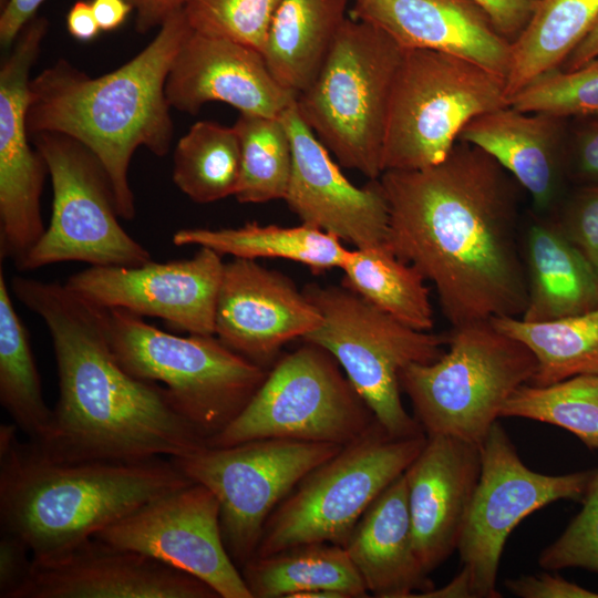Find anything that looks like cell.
<instances>
[{
  "mask_svg": "<svg viewBox=\"0 0 598 598\" xmlns=\"http://www.w3.org/2000/svg\"><path fill=\"white\" fill-rule=\"evenodd\" d=\"M385 246L436 290L454 328L522 317L526 266L517 246V183L491 155L457 141L440 163L384 171Z\"/></svg>",
  "mask_w": 598,
  "mask_h": 598,
  "instance_id": "cell-1",
  "label": "cell"
},
{
  "mask_svg": "<svg viewBox=\"0 0 598 598\" xmlns=\"http://www.w3.org/2000/svg\"><path fill=\"white\" fill-rule=\"evenodd\" d=\"M16 298L45 323L59 399L48 437L31 443L61 461L179 457L206 445L158 383L128 373L110 347L100 308L65 283L16 276Z\"/></svg>",
  "mask_w": 598,
  "mask_h": 598,
  "instance_id": "cell-2",
  "label": "cell"
},
{
  "mask_svg": "<svg viewBox=\"0 0 598 598\" xmlns=\"http://www.w3.org/2000/svg\"><path fill=\"white\" fill-rule=\"evenodd\" d=\"M183 10L116 70L90 78L61 59L30 80L28 131L53 133L86 147L106 173L123 219L135 216L128 168L144 146L156 156L171 147L174 124L165 84L173 61L192 33Z\"/></svg>",
  "mask_w": 598,
  "mask_h": 598,
  "instance_id": "cell-3",
  "label": "cell"
},
{
  "mask_svg": "<svg viewBox=\"0 0 598 598\" xmlns=\"http://www.w3.org/2000/svg\"><path fill=\"white\" fill-rule=\"evenodd\" d=\"M0 426V526L32 559L60 557L144 504L192 482L166 457L61 461Z\"/></svg>",
  "mask_w": 598,
  "mask_h": 598,
  "instance_id": "cell-4",
  "label": "cell"
},
{
  "mask_svg": "<svg viewBox=\"0 0 598 598\" xmlns=\"http://www.w3.org/2000/svg\"><path fill=\"white\" fill-rule=\"evenodd\" d=\"M403 50L373 24L347 18L296 107L338 163L378 179L388 109Z\"/></svg>",
  "mask_w": 598,
  "mask_h": 598,
  "instance_id": "cell-5",
  "label": "cell"
},
{
  "mask_svg": "<svg viewBox=\"0 0 598 598\" xmlns=\"http://www.w3.org/2000/svg\"><path fill=\"white\" fill-rule=\"evenodd\" d=\"M447 343L437 360L402 369L400 386L426 436L481 446L509 396L530 383L537 362L525 344L491 320L454 328Z\"/></svg>",
  "mask_w": 598,
  "mask_h": 598,
  "instance_id": "cell-6",
  "label": "cell"
},
{
  "mask_svg": "<svg viewBox=\"0 0 598 598\" xmlns=\"http://www.w3.org/2000/svg\"><path fill=\"white\" fill-rule=\"evenodd\" d=\"M104 320L118 363L141 380L163 383L206 441L240 413L268 374L214 336L171 334L121 308L104 309Z\"/></svg>",
  "mask_w": 598,
  "mask_h": 598,
  "instance_id": "cell-7",
  "label": "cell"
},
{
  "mask_svg": "<svg viewBox=\"0 0 598 598\" xmlns=\"http://www.w3.org/2000/svg\"><path fill=\"white\" fill-rule=\"evenodd\" d=\"M506 105V81L496 73L454 54L404 49L388 109L383 172L442 162L468 122Z\"/></svg>",
  "mask_w": 598,
  "mask_h": 598,
  "instance_id": "cell-8",
  "label": "cell"
},
{
  "mask_svg": "<svg viewBox=\"0 0 598 598\" xmlns=\"http://www.w3.org/2000/svg\"><path fill=\"white\" fill-rule=\"evenodd\" d=\"M302 291L322 318L302 340L333 355L390 436L424 434L403 406L399 374L409 364L437 360L447 338L413 329L343 286L312 282Z\"/></svg>",
  "mask_w": 598,
  "mask_h": 598,
  "instance_id": "cell-9",
  "label": "cell"
},
{
  "mask_svg": "<svg viewBox=\"0 0 598 598\" xmlns=\"http://www.w3.org/2000/svg\"><path fill=\"white\" fill-rule=\"evenodd\" d=\"M426 439L392 437L378 424L343 446L276 507L254 557L310 543L344 546L370 505L406 471Z\"/></svg>",
  "mask_w": 598,
  "mask_h": 598,
  "instance_id": "cell-10",
  "label": "cell"
},
{
  "mask_svg": "<svg viewBox=\"0 0 598 598\" xmlns=\"http://www.w3.org/2000/svg\"><path fill=\"white\" fill-rule=\"evenodd\" d=\"M378 424L333 355L306 342L278 360L247 405L206 445L287 439L346 446Z\"/></svg>",
  "mask_w": 598,
  "mask_h": 598,
  "instance_id": "cell-11",
  "label": "cell"
},
{
  "mask_svg": "<svg viewBox=\"0 0 598 598\" xmlns=\"http://www.w3.org/2000/svg\"><path fill=\"white\" fill-rule=\"evenodd\" d=\"M343 446L287 439H262L230 446L205 445L171 457L194 483L207 487L220 507L228 554L244 566L258 548L267 519L300 481Z\"/></svg>",
  "mask_w": 598,
  "mask_h": 598,
  "instance_id": "cell-12",
  "label": "cell"
},
{
  "mask_svg": "<svg viewBox=\"0 0 598 598\" xmlns=\"http://www.w3.org/2000/svg\"><path fill=\"white\" fill-rule=\"evenodd\" d=\"M33 141L51 177L52 215L43 236L18 269L72 260L128 267L151 261L150 251L118 223L113 188L96 157L64 135L40 133Z\"/></svg>",
  "mask_w": 598,
  "mask_h": 598,
  "instance_id": "cell-13",
  "label": "cell"
},
{
  "mask_svg": "<svg viewBox=\"0 0 598 598\" xmlns=\"http://www.w3.org/2000/svg\"><path fill=\"white\" fill-rule=\"evenodd\" d=\"M596 470L546 475L527 467L499 422L481 445L480 478L457 551L474 598L501 597L497 570L511 532L526 516L559 499H582Z\"/></svg>",
  "mask_w": 598,
  "mask_h": 598,
  "instance_id": "cell-14",
  "label": "cell"
},
{
  "mask_svg": "<svg viewBox=\"0 0 598 598\" xmlns=\"http://www.w3.org/2000/svg\"><path fill=\"white\" fill-rule=\"evenodd\" d=\"M94 537L192 575L219 598H251L226 548L219 503L202 484L152 499Z\"/></svg>",
  "mask_w": 598,
  "mask_h": 598,
  "instance_id": "cell-15",
  "label": "cell"
},
{
  "mask_svg": "<svg viewBox=\"0 0 598 598\" xmlns=\"http://www.w3.org/2000/svg\"><path fill=\"white\" fill-rule=\"evenodd\" d=\"M49 21L33 17L0 70V257L19 268L45 231L41 195L48 167L29 142L30 71Z\"/></svg>",
  "mask_w": 598,
  "mask_h": 598,
  "instance_id": "cell-16",
  "label": "cell"
},
{
  "mask_svg": "<svg viewBox=\"0 0 598 598\" xmlns=\"http://www.w3.org/2000/svg\"><path fill=\"white\" fill-rule=\"evenodd\" d=\"M224 264L220 254L199 247L190 259L91 266L70 276L65 286L100 308H121L189 334L214 336Z\"/></svg>",
  "mask_w": 598,
  "mask_h": 598,
  "instance_id": "cell-17",
  "label": "cell"
},
{
  "mask_svg": "<svg viewBox=\"0 0 598 598\" xmlns=\"http://www.w3.org/2000/svg\"><path fill=\"white\" fill-rule=\"evenodd\" d=\"M291 141L292 167L283 200L302 224L355 248L385 244L389 207L379 178L353 185L300 116L296 101L280 115Z\"/></svg>",
  "mask_w": 598,
  "mask_h": 598,
  "instance_id": "cell-18",
  "label": "cell"
},
{
  "mask_svg": "<svg viewBox=\"0 0 598 598\" xmlns=\"http://www.w3.org/2000/svg\"><path fill=\"white\" fill-rule=\"evenodd\" d=\"M321 321L315 305L280 271L255 259L224 264L214 336L230 350L266 369L288 341L302 339Z\"/></svg>",
  "mask_w": 598,
  "mask_h": 598,
  "instance_id": "cell-19",
  "label": "cell"
},
{
  "mask_svg": "<svg viewBox=\"0 0 598 598\" xmlns=\"http://www.w3.org/2000/svg\"><path fill=\"white\" fill-rule=\"evenodd\" d=\"M12 598H219L200 579L95 537L66 554L32 560Z\"/></svg>",
  "mask_w": 598,
  "mask_h": 598,
  "instance_id": "cell-20",
  "label": "cell"
},
{
  "mask_svg": "<svg viewBox=\"0 0 598 598\" xmlns=\"http://www.w3.org/2000/svg\"><path fill=\"white\" fill-rule=\"evenodd\" d=\"M165 94L171 107L189 114L206 103L224 102L240 113L279 117L296 101L275 80L260 51L194 31L173 61Z\"/></svg>",
  "mask_w": 598,
  "mask_h": 598,
  "instance_id": "cell-21",
  "label": "cell"
},
{
  "mask_svg": "<svg viewBox=\"0 0 598 598\" xmlns=\"http://www.w3.org/2000/svg\"><path fill=\"white\" fill-rule=\"evenodd\" d=\"M481 446L452 436H427L404 472L415 551L430 574L457 549L480 478Z\"/></svg>",
  "mask_w": 598,
  "mask_h": 598,
  "instance_id": "cell-22",
  "label": "cell"
},
{
  "mask_svg": "<svg viewBox=\"0 0 598 598\" xmlns=\"http://www.w3.org/2000/svg\"><path fill=\"white\" fill-rule=\"evenodd\" d=\"M353 17L402 49H427L473 61L507 79L512 42L472 0H351Z\"/></svg>",
  "mask_w": 598,
  "mask_h": 598,
  "instance_id": "cell-23",
  "label": "cell"
},
{
  "mask_svg": "<svg viewBox=\"0 0 598 598\" xmlns=\"http://www.w3.org/2000/svg\"><path fill=\"white\" fill-rule=\"evenodd\" d=\"M568 130L567 118L506 105L474 117L457 141L491 155L545 212L555 204L566 171Z\"/></svg>",
  "mask_w": 598,
  "mask_h": 598,
  "instance_id": "cell-24",
  "label": "cell"
},
{
  "mask_svg": "<svg viewBox=\"0 0 598 598\" xmlns=\"http://www.w3.org/2000/svg\"><path fill=\"white\" fill-rule=\"evenodd\" d=\"M343 547L375 597L413 598L434 588L415 551L404 473L370 505Z\"/></svg>",
  "mask_w": 598,
  "mask_h": 598,
  "instance_id": "cell-25",
  "label": "cell"
},
{
  "mask_svg": "<svg viewBox=\"0 0 598 598\" xmlns=\"http://www.w3.org/2000/svg\"><path fill=\"white\" fill-rule=\"evenodd\" d=\"M525 266L523 320L547 321L598 308V271L559 226L536 223L529 227Z\"/></svg>",
  "mask_w": 598,
  "mask_h": 598,
  "instance_id": "cell-26",
  "label": "cell"
},
{
  "mask_svg": "<svg viewBox=\"0 0 598 598\" xmlns=\"http://www.w3.org/2000/svg\"><path fill=\"white\" fill-rule=\"evenodd\" d=\"M350 1H280L261 53L275 80L296 99L318 75Z\"/></svg>",
  "mask_w": 598,
  "mask_h": 598,
  "instance_id": "cell-27",
  "label": "cell"
},
{
  "mask_svg": "<svg viewBox=\"0 0 598 598\" xmlns=\"http://www.w3.org/2000/svg\"><path fill=\"white\" fill-rule=\"evenodd\" d=\"M241 575L251 598H300L317 590L339 592L343 598L369 594L346 548L330 543L303 544L252 557L243 566Z\"/></svg>",
  "mask_w": 598,
  "mask_h": 598,
  "instance_id": "cell-28",
  "label": "cell"
},
{
  "mask_svg": "<svg viewBox=\"0 0 598 598\" xmlns=\"http://www.w3.org/2000/svg\"><path fill=\"white\" fill-rule=\"evenodd\" d=\"M175 246L206 247L234 258H279L309 267L313 274L342 268L350 250L336 236L302 224L295 227L259 225L237 228H183L172 238Z\"/></svg>",
  "mask_w": 598,
  "mask_h": 598,
  "instance_id": "cell-29",
  "label": "cell"
},
{
  "mask_svg": "<svg viewBox=\"0 0 598 598\" xmlns=\"http://www.w3.org/2000/svg\"><path fill=\"white\" fill-rule=\"evenodd\" d=\"M597 20L598 0H538L512 43L507 99L536 78L559 69Z\"/></svg>",
  "mask_w": 598,
  "mask_h": 598,
  "instance_id": "cell-30",
  "label": "cell"
},
{
  "mask_svg": "<svg viewBox=\"0 0 598 598\" xmlns=\"http://www.w3.org/2000/svg\"><path fill=\"white\" fill-rule=\"evenodd\" d=\"M491 322L532 351L537 362L533 385L598 374V308L547 321L503 316L492 318Z\"/></svg>",
  "mask_w": 598,
  "mask_h": 598,
  "instance_id": "cell-31",
  "label": "cell"
},
{
  "mask_svg": "<svg viewBox=\"0 0 598 598\" xmlns=\"http://www.w3.org/2000/svg\"><path fill=\"white\" fill-rule=\"evenodd\" d=\"M342 285L402 323L433 328V309L425 278L384 245L350 250L341 268Z\"/></svg>",
  "mask_w": 598,
  "mask_h": 598,
  "instance_id": "cell-32",
  "label": "cell"
},
{
  "mask_svg": "<svg viewBox=\"0 0 598 598\" xmlns=\"http://www.w3.org/2000/svg\"><path fill=\"white\" fill-rule=\"evenodd\" d=\"M0 402L29 442L49 435L53 411L44 402L29 333L14 309L0 269Z\"/></svg>",
  "mask_w": 598,
  "mask_h": 598,
  "instance_id": "cell-33",
  "label": "cell"
},
{
  "mask_svg": "<svg viewBox=\"0 0 598 598\" xmlns=\"http://www.w3.org/2000/svg\"><path fill=\"white\" fill-rule=\"evenodd\" d=\"M240 175L236 130L210 121L193 124L173 156V181L193 202L213 203L234 196Z\"/></svg>",
  "mask_w": 598,
  "mask_h": 598,
  "instance_id": "cell-34",
  "label": "cell"
},
{
  "mask_svg": "<svg viewBox=\"0 0 598 598\" xmlns=\"http://www.w3.org/2000/svg\"><path fill=\"white\" fill-rule=\"evenodd\" d=\"M234 128L240 143V175L234 196L244 204L283 199L292 147L281 117L240 113Z\"/></svg>",
  "mask_w": 598,
  "mask_h": 598,
  "instance_id": "cell-35",
  "label": "cell"
},
{
  "mask_svg": "<svg viewBox=\"0 0 598 598\" xmlns=\"http://www.w3.org/2000/svg\"><path fill=\"white\" fill-rule=\"evenodd\" d=\"M501 417H524L563 427L598 450V374H580L538 386L520 385Z\"/></svg>",
  "mask_w": 598,
  "mask_h": 598,
  "instance_id": "cell-36",
  "label": "cell"
},
{
  "mask_svg": "<svg viewBox=\"0 0 598 598\" xmlns=\"http://www.w3.org/2000/svg\"><path fill=\"white\" fill-rule=\"evenodd\" d=\"M508 105L567 120L598 116V59L571 71L555 69L522 87Z\"/></svg>",
  "mask_w": 598,
  "mask_h": 598,
  "instance_id": "cell-37",
  "label": "cell"
},
{
  "mask_svg": "<svg viewBox=\"0 0 598 598\" xmlns=\"http://www.w3.org/2000/svg\"><path fill=\"white\" fill-rule=\"evenodd\" d=\"M281 0H187L183 11L194 32L228 39L262 52Z\"/></svg>",
  "mask_w": 598,
  "mask_h": 598,
  "instance_id": "cell-38",
  "label": "cell"
},
{
  "mask_svg": "<svg viewBox=\"0 0 598 598\" xmlns=\"http://www.w3.org/2000/svg\"><path fill=\"white\" fill-rule=\"evenodd\" d=\"M582 502L565 532L540 553L538 564L544 569L574 567L598 573V470Z\"/></svg>",
  "mask_w": 598,
  "mask_h": 598,
  "instance_id": "cell-39",
  "label": "cell"
},
{
  "mask_svg": "<svg viewBox=\"0 0 598 598\" xmlns=\"http://www.w3.org/2000/svg\"><path fill=\"white\" fill-rule=\"evenodd\" d=\"M559 228L598 271V183L585 184L573 197Z\"/></svg>",
  "mask_w": 598,
  "mask_h": 598,
  "instance_id": "cell-40",
  "label": "cell"
},
{
  "mask_svg": "<svg viewBox=\"0 0 598 598\" xmlns=\"http://www.w3.org/2000/svg\"><path fill=\"white\" fill-rule=\"evenodd\" d=\"M568 130L566 169L585 184L598 183V116L574 118Z\"/></svg>",
  "mask_w": 598,
  "mask_h": 598,
  "instance_id": "cell-41",
  "label": "cell"
},
{
  "mask_svg": "<svg viewBox=\"0 0 598 598\" xmlns=\"http://www.w3.org/2000/svg\"><path fill=\"white\" fill-rule=\"evenodd\" d=\"M506 587L522 598H598V592L545 573L508 579Z\"/></svg>",
  "mask_w": 598,
  "mask_h": 598,
  "instance_id": "cell-42",
  "label": "cell"
},
{
  "mask_svg": "<svg viewBox=\"0 0 598 598\" xmlns=\"http://www.w3.org/2000/svg\"><path fill=\"white\" fill-rule=\"evenodd\" d=\"M32 555L18 537L1 532L0 538V597L12 598L32 567Z\"/></svg>",
  "mask_w": 598,
  "mask_h": 598,
  "instance_id": "cell-43",
  "label": "cell"
},
{
  "mask_svg": "<svg viewBox=\"0 0 598 598\" xmlns=\"http://www.w3.org/2000/svg\"><path fill=\"white\" fill-rule=\"evenodd\" d=\"M491 18L496 29L512 43L528 23L538 0H472Z\"/></svg>",
  "mask_w": 598,
  "mask_h": 598,
  "instance_id": "cell-44",
  "label": "cell"
},
{
  "mask_svg": "<svg viewBox=\"0 0 598 598\" xmlns=\"http://www.w3.org/2000/svg\"><path fill=\"white\" fill-rule=\"evenodd\" d=\"M44 0H9L0 16V43L2 48L11 47L24 25L35 17L37 10Z\"/></svg>",
  "mask_w": 598,
  "mask_h": 598,
  "instance_id": "cell-45",
  "label": "cell"
},
{
  "mask_svg": "<svg viewBox=\"0 0 598 598\" xmlns=\"http://www.w3.org/2000/svg\"><path fill=\"white\" fill-rule=\"evenodd\" d=\"M135 10V29L146 33L183 10L187 0H126Z\"/></svg>",
  "mask_w": 598,
  "mask_h": 598,
  "instance_id": "cell-46",
  "label": "cell"
},
{
  "mask_svg": "<svg viewBox=\"0 0 598 598\" xmlns=\"http://www.w3.org/2000/svg\"><path fill=\"white\" fill-rule=\"evenodd\" d=\"M66 28L76 40H93L101 29L95 19L92 3L85 0L75 1L66 14Z\"/></svg>",
  "mask_w": 598,
  "mask_h": 598,
  "instance_id": "cell-47",
  "label": "cell"
},
{
  "mask_svg": "<svg viewBox=\"0 0 598 598\" xmlns=\"http://www.w3.org/2000/svg\"><path fill=\"white\" fill-rule=\"evenodd\" d=\"M95 19L103 31L118 28L133 10L126 0H92Z\"/></svg>",
  "mask_w": 598,
  "mask_h": 598,
  "instance_id": "cell-48",
  "label": "cell"
},
{
  "mask_svg": "<svg viewBox=\"0 0 598 598\" xmlns=\"http://www.w3.org/2000/svg\"><path fill=\"white\" fill-rule=\"evenodd\" d=\"M598 59V20L559 69L571 71Z\"/></svg>",
  "mask_w": 598,
  "mask_h": 598,
  "instance_id": "cell-49",
  "label": "cell"
},
{
  "mask_svg": "<svg viewBox=\"0 0 598 598\" xmlns=\"http://www.w3.org/2000/svg\"><path fill=\"white\" fill-rule=\"evenodd\" d=\"M413 598H474L467 571L462 567L460 573L445 586L432 588L416 594Z\"/></svg>",
  "mask_w": 598,
  "mask_h": 598,
  "instance_id": "cell-50",
  "label": "cell"
},
{
  "mask_svg": "<svg viewBox=\"0 0 598 598\" xmlns=\"http://www.w3.org/2000/svg\"><path fill=\"white\" fill-rule=\"evenodd\" d=\"M2 1V0H1ZM9 0H4V4L8 2Z\"/></svg>",
  "mask_w": 598,
  "mask_h": 598,
  "instance_id": "cell-51",
  "label": "cell"
}]
</instances>
